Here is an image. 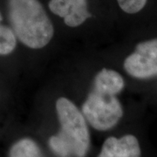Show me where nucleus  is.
<instances>
[{
	"mask_svg": "<svg viewBox=\"0 0 157 157\" xmlns=\"http://www.w3.org/2000/svg\"><path fill=\"white\" fill-rule=\"evenodd\" d=\"M8 15L16 38L27 47L41 49L52 39V23L39 0H8Z\"/></svg>",
	"mask_w": 157,
	"mask_h": 157,
	"instance_id": "obj_1",
	"label": "nucleus"
},
{
	"mask_svg": "<svg viewBox=\"0 0 157 157\" xmlns=\"http://www.w3.org/2000/svg\"><path fill=\"white\" fill-rule=\"evenodd\" d=\"M57 115L61 126L59 135L67 143L73 155L85 157L90 147V135L84 115L65 97L56 101Z\"/></svg>",
	"mask_w": 157,
	"mask_h": 157,
	"instance_id": "obj_2",
	"label": "nucleus"
},
{
	"mask_svg": "<svg viewBox=\"0 0 157 157\" xmlns=\"http://www.w3.org/2000/svg\"><path fill=\"white\" fill-rule=\"evenodd\" d=\"M82 113L94 128L106 131L119 122L123 110L115 95L93 90L82 105Z\"/></svg>",
	"mask_w": 157,
	"mask_h": 157,
	"instance_id": "obj_3",
	"label": "nucleus"
},
{
	"mask_svg": "<svg viewBox=\"0 0 157 157\" xmlns=\"http://www.w3.org/2000/svg\"><path fill=\"white\" fill-rule=\"evenodd\" d=\"M126 72L132 77L148 78L157 75V38L141 42L124 61Z\"/></svg>",
	"mask_w": 157,
	"mask_h": 157,
	"instance_id": "obj_4",
	"label": "nucleus"
},
{
	"mask_svg": "<svg viewBox=\"0 0 157 157\" xmlns=\"http://www.w3.org/2000/svg\"><path fill=\"white\" fill-rule=\"evenodd\" d=\"M49 9L70 27H77L92 17L86 0H50Z\"/></svg>",
	"mask_w": 157,
	"mask_h": 157,
	"instance_id": "obj_5",
	"label": "nucleus"
},
{
	"mask_svg": "<svg viewBox=\"0 0 157 157\" xmlns=\"http://www.w3.org/2000/svg\"><path fill=\"white\" fill-rule=\"evenodd\" d=\"M98 157H140L139 141L132 135L121 138L109 137L105 140Z\"/></svg>",
	"mask_w": 157,
	"mask_h": 157,
	"instance_id": "obj_6",
	"label": "nucleus"
},
{
	"mask_svg": "<svg viewBox=\"0 0 157 157\" xmlns=\"http://www.w3.org/2000/svg\"><path fill=\"white\" fill-rule=\"evenodd\" d=\"M124 87V79L114 70L103 68L94 79V89L96 92L116 95Z\"/></svg>",
	"mask_w": 157,
	"mask_h": 157,
	"instance_id": "obj_7",
	"label": "nucleus"
},
{
	"mask_svg": "<svg viewBox=\"0 0 157 157\" xmlns=\"http://www.w3.org/2000/svg\"><path fill=\"white\" fill-rule=\"evenodd\" d=\"M9 157H43L38 145L33 140L22 139L11 147Z\"/></svg>",
	"mask_w": 157,
	"mask_h": 157,
	"instance_id": "obj_8",
	"label": "nucleus"
},
{
	"mask_svg": "<svg viewBox=\"0 0 157 157\" xmlns=\"http://www.w3.org/2000/svg\"><path fill=\"white\" fill-rule=\"evenodd\" d=\"M2 16L0 13V55H8L15 50L17 38L12 29L1 24Z\"/></svg>",
	"mask_w": 157,
	"mask_h": 157,
	"instance_id": "obj_9",
	"label": "nucleus"
},
{
	"mask_svg": "<svg viewBox=\"0 0 157 157\" xmlns=\"http://www.w3.org/2000/svg\"><path fill=\"white\" fill-rule=\"evenodd\" d=\"M49 145L52 151L59 157H71L73 155L69 145L59 135L51 137Z\"/></svg>",
	"mask_w": 157,
	"mask_h": 157,
	"instance_id": "obj_10",
	"label": "nucleus"
},
{
	"mask_svg": "<svg viewBox=\"0 0 157 157\" xmlns=\"http://www.w3.org/2000/svg\"><path fill=\"white\" fill-rule=\"evenodd\" d=\"M117 2L122 11L129 14H134L143 9L147 0H117Z\"/></svg>",
	"mask_w": 157,
	"mask_h": 157,
	"instance_id": "obj_11",
	"label": "nucleus"
}]
</instances>
